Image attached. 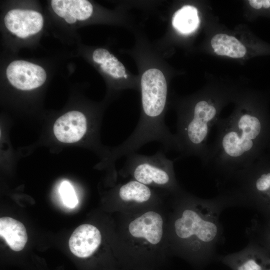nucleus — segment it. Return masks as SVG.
I'll list each match as a JSON object with an SVG mask.
<instances>
[{
  "instance_id": "1",
  "label": "nucleus",
  "mask_w": 270,
  "mask_h": 270,
  "mask_svg": "<svg viewBox=\"0 0 270 270\" xmlns=\"http://www.w3.org/2000/svg\"><path fill=\"white\" fill-rule=\"evenodd\" d=\"M188 204L174 224L175 235L184 246L190 261L200 266L207 265L214 258L222 234L220 216L228 207L220 194L212 199L186 197Z\"/></svg>"
},
{
  "instance_id": "2",
  "label": "nucleus",
  "mask_w": 270,
  "mask_h": 270,
  "mask_svg": "<svg viewBox=\"0 0 270 270\" xmlns=\"http://www.w3.org/2000/svg\"><path fill=\"white\" fill-rule=\"evenodd\" d=\"M174 161L164 151L152 156L132 152L126 156L122 172L131 174L135 180L146 186L154 185L176 190Z\"/></svg>"
},
{
  "instance_id": "3",
  "label": "nucleus",
  "mask_w": 270,
  "mask_h": 270,
  "mask_svg": "<svg viewBox=\"0 0 270 270\" xmlns=\"http://www.w3.org/2000/svg\"><path fill=\"white\" fill-rule=\"evenodd\" d=\"M238 186L247 196H258L250 200L246 206L263 201L270 206V171L258 173L252 165L244 169L237 178Z\"/></svg>"
},
{
  "instance_id": "4",
  "label": "nucleus",
  "mask_w": 270,
  "mask_h": 270,
  "mask_svg": "<svg viewBox=\"0 0 270 270\" xmlns=\"http://www.w3.org/2000/svg\"><path fill=\"white\" fill-rule=\"evenodd\" d=\"M6 75L13 86L22 90L37 88L44 82L46 78L42 67L24 60L12 62L6 68Z\"/></svg>"
},
{
  "instance_id": "5",
  "label": "nucleus",
  "mask_w": 270,
  "mask_h": 270,
  "mask_svg": "<svg viewBox=\"0 0 270 270\" xmlns=\"http://www.w3.org/2000/svg\"><path fill=\"white\" fill-rule=\"evenodd\" d=\"M6 28L19 38H26L38 32L43 26L42 14L34 10L14 9L4 17Z\"/></svg>"
},
{
  "instance_id": "6",
  "label": "nucleus",
  "mask_w": 270,
  "mask_h": 270,
  "mask_svg": "<svg viewBox=\"0 0 270 270\" xmlns=\"http://www.w3.org/2000/svg\"><path fill=\"white\" fill-rule=\"evenodd\" d=\"M142 104L164 108L167 84L162 72L156 68L146 70L141 79Z\"/></svg>"
},
{
  "instance_id": "7",
  "label": "nucleus",
  "mask_w": 270,
  "mask_h": 270,
  "mask_svg": "<svg viewBox=\"0 0 270 270\" xmlns=\"http://www.w3.org/2000/svg\"><path fill=\"white\" fill-rule=\"evenodd\" d=\"M102 235L97 228L90 224H83L73 232L68 241L71 252L80 258L92 256L99 247Z\"/></svg>"
},
{
  "instance_id": "8",
  "label": "nucleus",
  "mask_w": 270,
  "mask_h": 270,
  "mask_svg": "<svg viewBox=\"0 0 270 270\" xmlns=\"http://www.w3.org/2000/svg\"><path fill=\"white\" fill-rule=\"evenodd\" d=\"M88 129L86 117L78 111L69 112L56 121L54 132L60 142L72 143L80 140Z\"/></svg>"
},
{
  "instance_id": "9",
  "label": "nucleus",
  "mask_w": 270,
  "mask_h": 270,
  "mask_svg": "<svg viewBox=\"0 0 270 270\" xmlns=\"http://www.w3.org/2000/svg\"><path fill=\"white\" fill-rule=\"evenodd\" d=\"M268 258L250 242L242 250L219 257L232 270H265Z\"/></svg>"
},
{
  "instance_id": "10",
  "label": "nucleus",
  "mask_w": 270,
  "mask_h": 270,
  "mask_svg": "<svg viewBox=\"0 0 270 270\" xmlns=\"http://www.w3.org/2000/svg\"><path fill=\"white\" fill-rule=\"evenodd\" d=\"M162 226L161 216L154 211H149L132 221L128 226V231L133 237L144 238L154 245L162 240Z\"/></svg>"
},
{
  "instance_id": "11",
  "label": "nucleus",
  "mask_w": 270,
  "mask_h": 270,
  "mask_svg": "<svg viewBox=\"0 0 270 270\" xmlns=\"http://www.w3.org/2000/svg\"><path fill=\"white\" fill-rule=\"evenodd\" d=\"M0 236L14 251L22 250L28 240V234L24 225L10 217L0 218Z\"/></svg>"
},
{
  "instance_id": "12",
  "label": "nucleus",
  "mask_w": 270,
  "mask_h": 270,
  "mask_svg": "<svg viewBox=\"0 0 270 270\" xmlns=\"http://www.w3.org/2000/svg\"><path fill=\"white\" fill-rule=\"evenodd\" d=\"M52 7L60 17L68 14L76 20H83L90 17L92 12V6L86 0H52Z\"/></svg>"
},
{
  "instance_id": "13",
  "label": "nucleus",
  "mask_w": 270,
  "mask_h": 270,
  "mask_svg": "<svg viewBox=\"0 0 270 270\" xmlns=\"http://www.w3.org/2000/svg\"><path fill=\"white\" fill-rule=\"evenodd\" d=\"M211 45L217 54L232 58H242L246 51L244 45L237 38L224 34L214 36L211 40Z\"/></svg>"
},
{
  "instance_id": "14",
  "label": "nucleus",
  "mask_w": 270,
  "mask_h": 270,
  "mask_svg": "<svg viewBox=\"0 0 270 270\" xmlns=\"http://www.w3.org/2000/svg\"><path fill=\"white\" fill-rule=\"evenodd\" d=\"M199 24L197 9L192 6H182L174 13L172 19L174 28L182 34L192 32Z\"/></svg>"
},
{
  "instance_id": "15",
  "label": "nucleus",
  "mask_w": 270,
  "mask_h": 270,
  "mask_svg": "<svg viewBox=\"0 0 270 270\" xmlns=\"http://www.w3.org/2000/svg\"><path fill=\"white\" fill-rule=\"evenodd\" d=\"M118 194L122 201L142 203L151 198L152 192L148 186L133 180L120 186Z\"/></svg>"
},
{
  "instance_id": "16",
  "label": "nucleus",
  "mask_w": 270,
  "mask_h": 270,
  "mask_svg": "<svg viewBox=\"0 0 270 270\" xmlns=\"http://www.w3.org/2000/svg\"><path fill=\"white\" fill-rule=\"evenodd\" d=\"M93 60L100 64V68L106 73L116 78L124 76V66L113 54L104 48H98L92 54Z\"/></svg>"
},
{
  "instance_id": "17",
  "label": "nucleus",
  "mask_w": 270,
  "mask_h": 270,
  "mask_svg": "<svg viewBox=\"0 0 270 270\" xmlns=\"http://www.w3.org/2000/svg\"><path fill=\"white\" fill-rule=\"evenodd\" d=\"M59 192L64 204L68 208H74L78 203V200L72 184L68 181L63 182Z\"/></svg>"
},
{
  "instance_id": "18",
  "label": "nucleus",
  "mask_w": 270,
  "mask_h": 270,
  "mask_svg": "<svg viewBox=\"0 0 270 270\" xmlns=\"http://www.w3.org/2000/svg\"><path fill=\"white\" fill-rule=\"evenodd\" d=\"M249 3L255 9L258 10L263 6V2L262 0H250Z\"/></svg>"
},
{
  "instance_id": "19",
  "label": "nucleus",
  "mask_w": 270,
  "mask_h": 270,
  "mask_svg": "<svg viewBox=\"0 0 270 270\" xmlns=\"http://www.w3.org/2000/svg\"><path fill=\"white\" fill-rule=\"evenodd\" d=\"M64 20L68 24H74V23L76 19L69 14H66L63 17Z\"/></svg>"
},
{
  "instance_id": "20",
  "label": "nucleus",
  "mask_w": 270,
  "mask_h": 270,
  "mask_svg": "<svg viewBox=\"0 0 270 270\" xmlns=\"http://www.w3.org/2000/svg\"><path fill=\"white\" fill-rule=\"evenodd\" d=\"M263 6L264 8H268L270 7V0H262Z\"/></svg>"
},
{
  "instance_id": "21",
  "label": "nucleus",
  "mask_w": 270,
  "mask_h": 270,
  "mask_svg": "<svg viewBox=\"0 0 270 270\" xmlns=\"http://www.w3.org/2000/svg\"><path fill=\"white\" fill-rule=\"evenodd\" d=\"M265 270H270V258H269L267 260Z\"/></svg>"
},
{
  "instance_id": "22",
  "label": "nucleus",
  "mask_w": 270,
  "mask_h": 270,
  "mask_svg": "<svg viewBox=\"0 0 270 270\" xmlns=\"http://www.w3.org/2000/svg\"><path fill=\"white\" fill-rule=\"evenodd\" d=\"M125 78H126L127 77V76L126 75V74L124 76Z\"/></svg>"
}]
</instances>
